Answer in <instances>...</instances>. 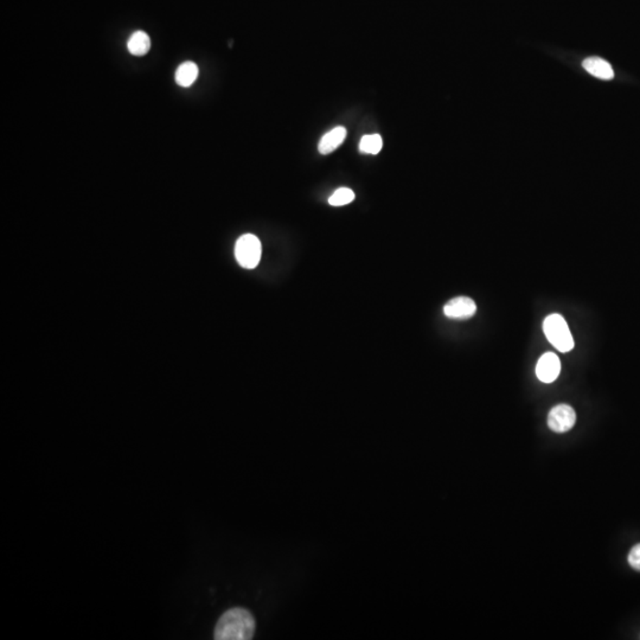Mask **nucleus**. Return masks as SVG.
Returning <instances> with one entry per match:
<instances>
[{
	"instance_id": "f257e3e1",
	"label": "nucleus",
	"mask_w": 640,
	"mask_h": 640,
	"mask_svg": "<svg viewBox=\"0 0 640 640\" xmlns=\"http://www.w3.org/2000/svg\"><path fill=\"white\" fill-rule=\"evenodd\" d=\"M255 633V619L249 611L235 607L221 616L215 628V639L248 640Z\"/></svg>"
},
{
	"instance_id": "f03ea898",
	"label": "nucleus",
	"mask_w": 640,
	"mask_h": 640,
	"mask_svg": "<svg viewBox=\"0 0 640 640\" xmlns=\"http://www.w3.org/2000/svg\"><path fill=\"white\" fill-rule=\"evenodd\" d=\"M543 331L550 344L561 352H568L574 348V339L568 325L561 314H550L543 323Z\"/></svg>"
},
{
	"instance_id": "7ed1b4c3",
	"label": "nucleus",
	"mask_w": 640,
	"mask_h": 640,
	"mask_svg": "<svg viewBox=\"0 0 640 640\" xmlns=\"http://www.w3.org/2000/svg\"><path fill=\"white\" fill-rule=\"evenodd\" d=\"M262 247L261 242L255 235L246 234L237 240L235 246V256L239 264L243 269H255L261 260Z\"/></svg>"
},
{
	"instance_id": "20e7f679",
	"label": "nucleus",
	"mask_w": 640,
	"mask_h": 640,
	"mask_svg": "<svg viewBox=\"0 0 640 640\" xmlns=\"http://www.w3.org/2000/svg\"><path fill=\"white\" fill-rule=\"evenodd\" d=\"M575 421V410L568 404L555 406L548 414V426L552 432H568L574 427Z\"/></svg>"
},
{
	"instance_id": "39448f33",
	"label": "nucleus",
	"mask_w": 640,
	"mask_h": 640,
	"mask_svg": "<svg viewBox=\"0 0 640 640\" xmlns=\"http://www.w3.org/2000/svg\"><path fill=\"white\" fill-rule=\"evenodd\" d=\"M477 312V305L471 298L458 296L445 305V316L451 319L465 320L472 318Z\"/></svg>"
},
{
	"instance_id": "423d86ee",
	"label": "nucleus",
	"mask_w": 640,
	"mask_h": 640,
	"mask_svg": "<svg viewBox=\"0 0 640 640\" xmlns=\"http://www.w3.org/2000/svg\"><path fill=\"white\" fill-rule=\"evenodd\" d=\"M561 371V362L559 357L552 353L547 352L543 356L541 357L536 365V375L538 380L542 381L543 383H552L557 380Z\"/></svg>"
},
{
	"instance_id": "0eeeda50",
	"label": "nucleus",
	"mask_w": 640,
	"mask_h": 640,
	"mask_svg": "<svg viewBox=\"0 0 640 640\" xmlns=\"http://www.w3.org/2000/svg\"><path fill=\"white\" fill-rule=\"evenodd\" d=\"M586 72H589L593 77H598L600 80H612L614 77L612 65L608 63L607 61L602 60L600 57H589L584 61L582 63Z\"/></svg>"
},
{
	"instance_id": "6e6552de",
	"label": "nucleus",
	"mask_w": 640,
	"mask_h": 640,
	"mask_svg": "<svg viewBox=\"0 0 640 640\" xmlns=\"http://www.w3.org/2000/svg\"><path fill=\"white\" fill-rule=\"evenodd\" d=\"M345 138H346V129L344 127L333 128V131L326 133L321 138V141L318 145V150H319V152L321 154H328V153L333 152L335 150L339 147L340 145L343 144Z\"/></svg>"
},
{
	"instance_id": "1a4fd4ad",
	"label": "nucleus",
	"mask_w": 640,
	"mask_h": 640,
	"mask_svg": "<svg viewBox=\"0 0 640 640\" xmlns=\"http://www.w3.org/2000/svg\"><path fill=\"white\" fill-rule=\"evenodd\" d=\"M127 48L134 56H144L151 48V40L147 33L144 31H136L128 40Z\"/></svg>"
},
{
	"instance_id": "9d476101",
	"label": "nucleus",
	"mask_w": 640,
	"mask_h": 640,
	"mask_svg": "<svg viewBox=\"0 0 640 640\" xmlns=\"http://www.w3.org/2000/svg\"><path fill=\"white\" fill-rule=\"evenodd\" d=\"M198 77V67L193 62H184L180 64L176 72V82L180 87L188 88L193 84Z\"/></svg>"
},
{
	"instance_id": "9b49d317",
	"label": "nucleus",
	"mask_w": 640,
	"mask_h": 640,
	"mask_svg": "<svg viewBox=\"0 0 640 640\" xmlns=\"http://www.w3.org/2000/svg\"><path fill=\"white\" fill-rule=\"evenodd\" d=\"M383 141L378 134H369L362 138L360 143V151L368 154H377L382 150Z\"/></svg>"
},
{
	"instance_id": "f8f14e48",
	"label": "nucleus",
	"mask_w": 640,
	"mask_h": 640,
	"mask_svg": "<svg viewBox=\"0 0 640 640\" xmlns=\"http://www.w3.org/2000/svg\"><path fill=\"white\" fill-rule=\"evenodd\" d=\"M355 200V192L351 189L340 188L333 192V196L328 198V203L333 207H342L351 203Z\"/></svg>"
},
{
	"instance_id": "ddd939ff",
	"label": "nucleus",
	"mask_w": 640,
	"mask_h": 640,
	"mask_svg": "<svg viewBox=\"0 0 640 640\" xmlns=\"http://www.w3.org/2000/svg\"><path fill=\"white\" fill-rule=\"evenodd\" d=\"M628 563L634 570L640 572V543L634 545L628 554Z\"/></svg>"
}]
</instances>
